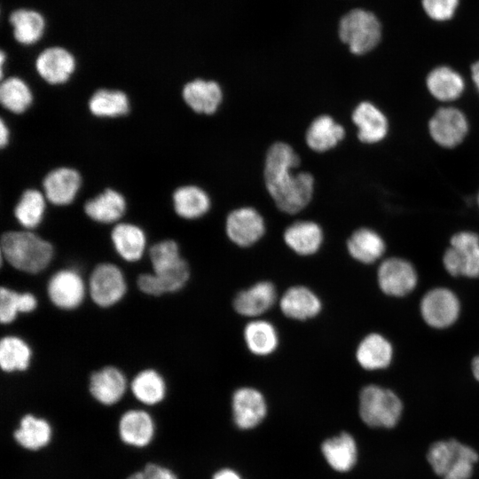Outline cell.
Returning <instances> with one entry per match:
<instances>
[{
  "mask_svg": "<svg viewBox=\"0 0 479 479\" xmlns=\"http://www.w3.org/2000/svg\"><path fill=\"white\" fill-rule=\"evenodd\" d=\"M300 158L293 147L284 142L272 144L265 157V187L279 210L293 215L310 202L314 177L309 172H294Z\"/></svg>",
  "mask_w": 479,
  "mask_h": 479,
  "instance_id": "obj_1",
  "label": "cell"
},
{
  "mask_svg": "<svg viewBox=\"0 0 479 479\" xmlns=\"http://www.w3.org/2000/svg\"><path fill=\"white\" fill-rule=\"evenodd\" d=\"M0 248L2 258L12 267L29 274L43 271L54 255L51 243L28 230L5 232Z\"/></svg>",
  "mask_w": 479,
  "mask_h": 479,
  "instance_id": "obj_2",
  "label": "cell"
},
{
  "mask_svg": "<svg viewBox=\"0 0 479 479\" xmlns=\"http://www.w3.org/2000/svg\"><path fill=\"white\" fill-rule=\"evenodd\" d=\"M477 459L472 448L454 439L435 443L428 452L429 464L443 479H468Z\"/></svg>",
  "mask_w": 479,
  "mask_h": 479,
  "instance_id": "obj_3",
  "label": "cell"
},
{
  "mask_svg": "<svg viewBox=\"0 0 479 479\" xmlns=\"http://www.w3.org/2000/svg\"><path fill=\"white\" fill-rule=\"evenodd\" d=\"M402 412V403L389 389L376 385L365 387L359 395V414L371 427L392 428Z\"/></svg>",
  "mask_w": 479,
  "mask_h": 479,
  "instance_id": "obj_4",
  "label": "cell"
},
{
  "mask_svg": "<svg viewBox=\"0 0 479 479\" xmlns=\"http://www.w3.org/2000/svg\"><path fill=\"white\" fill-rule=\"evenodd\" d=\"M381 25L371 12L356 9L342 17L339 35L354 54H365L373 50L381 39Z\"/></svg>",
  "mask_w": 479,
  "mask_h": 479,
  "instance_id": "obj_5",
  "label": "cell"
},
{
  "mask_svg": "<svg viewBox=\"0 0 479 479\" xmlns=\"http://www.w3.org/2000/svg\"><path fill=\"white\" fill-rule=\"evenodd\" d=\"M116 432L123 445L145 450L154 442L157 435L155 417L142 408L126 409L117 418Z\"/></svg>",
  "mask_w": 479,
  "mask_h": 479,
  "instance_id": "obj_6",
  "label": "cell"
},
{
  "mask_svg": "<svg viewBox=\"0 0 479 479\" xmlns=\"http://www.w3.org/2000/svg\"><path fill=\"white\" fill-rule=\"evenodd\" d=\"M87 289L92 302L101 308L118 303L126 294L127 283L123 272L115 264L101 263L91 271Z\"/></svg>",
  "mask_w": 479,
  "mask_h": 479,
  "instance_id": "obj_7",
  "label": "cell"
},
{
  "mask_svg": "<svg viewBox=\"0 0 479 479\" xmlns=\"http://www.w3.org/2000/svg\"><path fill=\"white\" fill-rule=\"evenodd\" d=\"M446 271L452 276H479V237L470 232H460L451 239V247L443 258Z\"/></svg>",
  "mask_w": 479,
  "mask_h": 479,
  "instance_id": "obj_8",
  "label": "cell"
},
{
  "mask_svg": "<svg viewBox=\"0 0 479 479\" xmlns=\"http://www.w3.org/2000/svg\"><path fill=\"white\" fill-rule=\"evenodd\" d=\"M54 437V428L44 416L35 412L22 413L11 432L12 442L27 452H39L48 448Z\"/></svg>",
  "mask_w": 479,
  "mask_h": 479,
  "instance_id": "obj_9",
  "label": "cell"
},
{
  "mask_svg": "<svg viewBox=\"0 0 479 479\" xmlns=\"http://www.w3.org/2000/svg\"><path fill=\"white\" fill-rule=\"evenodd\" d=\"M46 291L49 300L55 307L71 310L82 303L88 289L77 271L65 268L51 276Z\"/></svg>",
  "mask_w": 479,
  "mask_h": 479,
  "instance_id": "obj_10",
  "label": "cell"
},
{
  "mask_svg": "<svg viewBox=\"0 0 479 479\" xmlns=\"http://www.w3.org/2000/svg\"><path fill=\"white\" fill-rule=\"evenodd\" d=\"M128 389V381L123 372L106 365L90 373L88 391L91 398L99 405L112 407L123 398Z\"/></svg>",
  "mask_w": 479,
  "mask_h": 479,
  "instance_id": "obj_11",
  "label": "cell"
},
{
  "mask_svg": "<svg viewBox=\"0 0 479 479\" xmlns=\"http://www.w3.org/2000/svg\"><path fill=\"white\" fill-rule=\"evenodd\" d=\"M225 232L232 243L247 247L263 238L265 223L256 209L243 207L229 213L225 222Z\"/></svg>",
  "mask_w": 479,
  "mask_h": 479,
  "instance_id": "obj_12",
  "label": "cell"
},
{
  "mask_svg": "<svg viewBox=\"0 0 479 479\" xmlns=\"http://www.w3.org/2000/svg\"><path fill=\"white\" fill-rule=\"evenodd\" d=\"M420 312L428 325L444 328L453 324L459 317V302L449 289L435 288L422 298Z\"/></svg>",
  "mask_w": 479,
  "mask_h": 479,
  "instance_id": "obj_13",
  "label": "cell"
},
{
  "mask_svg": "<svg viewBox=\"0 0 479 479\" xmlns=\"http://www.w3.org/2000/svg\"><path fill=\"white\" fill-rule=\"evenodd\" d=\"M432 138L444 147H454L465 138L468 123L464 114L454 107L439 108L428 123Z\"/></svg>",
  "mask_w": 479,
  "mask_h": 479,
  "instance_id": "obj_14",
  "label": "cell"
},
{
  "mask_svg": "<svg viewBox=\"0 0 479 479\" xmlns=\"http://www.w3.org/2000/svg\"><path fill=\"white\" fill-rule=\"evenodd\" d=\"M378 284L385 294L404 296L417 284V274L413 266L400 258L385 260L378 269Z\"/></svg>",
  "mask_w": 479,
  "mask_h": 479,
  "instance_id": "obj_15",
  "label": "cell"
},
{
  "mask_svg": "<svg viewBox=\"0 0 479 479\" xmlns=\"http://www.w3.org/2000/svg\"><path fill=\"white\" fill-rule=\"evenodd\" d=\"M190 278V268L183 259L176 265L159 272L142 273L137 277L138 289L148 295L160 296L182 289Z\"/></svg>",
  "mask_w": 479,
  "mask_h": 479,
  "instance_id": "obj_16",
  "label": "cell"
},
{
  "mask_svg": "<svg viewBox=\"0 0 479 479\" xmlns=\"http://www.w3.org/2000/svg\"><path fill=\"white\" fill-rule=\"evenodd\" d=\"M82 185L80 173L69 167L51 170L43 180V194L55 206H66L74 201Z\"/></svg>",
  "mask_w": 479,
  "mask_h": 479,
  "instance_id": "obj_17",
  "label": "cell"
},
{
  "mask_svg": "<svg viewBox=\"0 0 479 479\" xmlns=\"http://www.w3.org/2000/svg\"><path fill=\"white\" fill-rule=\"evenodd\" d=\"M35 69L42 79L52 85L67 82L75 69L73 55L61 47L42 51L35 60Z\"/></svg>",
  "mask_w": 479,
  "mask_h": 479,
  "instance_id": "obj_18",
  "label": "cell"
},
{
  "mask_svg": "<svg viewBox=\"0 0 479 479\" xmlns=\"http://www.w3.org/2000/svg\"><path fill=\"white\" fill-rule=\"evenodd\" d=\"M275 286L267 280L259 281L240 291L233 299V309L244 317L255 318L269 310L276 302Z\"/></svg>",
  "mask_w": 479,
  "mask_h": 479,
  "instance_id": "obj_19",
  "label": "cell"
},
{
  "mask_svg": "<svg viewBox=\"0 0 479 479\" xmlns=\"http://www.w3.org/2000/svg\"><path fill=\"white\" fill-rule=\"evenodd\" d=\"M281 312L294 320H308L318 316L322 310L318 295L305 286L290 287L279 299Z\"/></svg>",
  "mask_w": 479,
  "mask_h": 479,
  "instance_id": "obj_20",
  "label": "cell"
},
{
  "mask_svg": "<svg viewBox=\"0 0 479 479\" xmlns=\"http://www.w3.org/2000/svg\"><path fill=\"white\" fill-rule=\"evenodd\" d=\"M232 411L238 427L251 428L264 418L266 403L258 390L244 387L237 389L232 396Z\"/></svg>",
  "mask_w": 479,
  "mask_h": 479,
  "instance_id": "obj_21",
  "label": "cell"
},
{
  "mask_svg": "<svg viewBox=\"0 0 479 479\" xmlns=\"http://www.w3.org/2000/svg\"><path fill=\"white\" fill-rule=\"evenodd\" d=\"M182 98L193 112L212 114L222 102L223 92L215 81L195 79L185 84Z\"/></svg>",
  "mask_w": 479,
  "mask_h": 479,
  "instance_id": "obj_22",
  "label": "cell"
},
{
  "mask_svg": "<svg viewBox=\"0 0 479 479\" xmlns=\"http://www.w3.org/2000/svg\"><path fill=\"white\" fill-rule=\"evenodd\" d=\"M110 239L115 252L128 263L139 261L145 251L146 236L142 228L131 223H118Z\"/></svg>",
  "mask_w": 479,
  "mask_h": 479,
  "instance_id": "obj_23",
  "label": "cell"
},
{
  "mask_svg": "<svg viewBox=\"0 0 479 479\" xmlns=\"http://www.w3.org/2000/svg\"><path fill=\"white\" fill-rule=\"evenodd\" d=\"M129 386L133 397L145 406H157L163 403L167 396V383L164 377L153 368L137 372Z\"/></svg>",
  "mask_w": 479,
  "mask_h": 479,
  "instance_id": "obj_24",
  "label": "cell"
},
{
  "mask_svg": "<svg viewBox=\"0 0 479 479\" xmlns=\"http://www.w3.org/2000/svg\"><path fill=\"white\" fill-rule=\"evenodd\" d=\"M358 139L366 144L382 140L388 133V121L383 113L370 102H361L352 113Z\"/></svg>",
  "mask_w": 479,
  "mask_h": 479,
  "instance_id": "obj_25",
  "label": "cell"
},
{
  "mask_svg": "<svg viewBox=\"0 0 479 479\" xmlns=\"http://www.w3.org/2000/svg\"><path fill=\"white\" fill-rule=\"evenodd\" d=\"M286 245L295 254L302 256L317 253L324 240V233L312 221H297L290 224L284 232Z\"/></svg>",
  "mask_w": 479,
  "mask_h": 479,
  "instance_id": "obj_26",
  "label": "cell"
},
{
  "mask_svg": "<svg viewBox=\"0 0 479 479\" xmlns=\"http://www.w3.org/2000/svg\"><path fill=\"white\" fill-rule=\"evenodd\" d=\"M88 217L99 224H114L126 212L127 203L123 195L111 188L88 200L83 207Z\"/></svg>",
  "mask_w": 479,
  "mask_h": 479,
  "instance_id": "obj_27",
  "label": "cell"
},
{
  "mask_svg": "<svg viewBox=\"0 0 479 479\" xmlns=\"http://www.w3.org/2000/svg\"><path fill=\"white\" fill-rule=\"evenodd\" d=\"M345 136L344 128L330 115L318 116L307 129L305 140L313 151L323 153L334 148Z\"/></svg>",
  "mask_w": 479,
  "mask_h": 479,
  "instance_id": "obj_28",
  "label": "cell"
},
{
  "mask_svg": "<svg viewBox=\"0 0 479 479\" xmlns=\"http://www.w3.org/2000/svg\"><path fill=\"white\" fill-rule=\"evenodd\" d=\"M392 353V346L385 337L378 334H370L358 344L356 358L363 368L378 370L390 364Z\"/></svg>",
  "mask_w": 479,
  "mask_h": 479,
  "instance_id": "obj_29",
  "label": "cell"
},
{
  "mask_svg": "<svg viewBox=\"0 0 479 479\" xmlns=\"http://www.w3.org/2000/svg\"><path fill=\"white\" fill-rule=\"evenodd\" d=\"M247 349L259 357L269 356L279 346V334L273 324L264 319L248 322L243 330Z\"/></svg>",
  "mask_w": 479,
  "mask_h": 479,
  "instance_id": "obj_30",
  "label": "cell"
},
{
  "mask_svg": "<svg viewBox=\"0 0 479 479\" xmlns=\"http://www.w3.org/2000/svg\"><path fill=\"white\" fill-rule=\"evenodd\" d=\"M173 208L176 214L188 220L204 216L210 208L208 193L196 185H183L172 194Z\"/></svg>",
  "mask_w": 479,
  "mask_h": 479,
  "instance_id": "obj_31",
  "label": "cell"
},
{
  "mask_svg": "<svg viewBox=\"0 0 479 479\" xmlns=\"http://www.w3.org/2000/svg\"><path fill=\"white\" fill-rule=\"evenodd\" d=\"M32 349L17 335H5L0 341V367L3 372L20 373L30 366Z\"/></svg>",
  "mask_w": 479,
  "mask_h": 479,
  "instance_id": "obj_32",
  "label": "cell"
},
{
  "mask_svg": "<svg viewBox=\"0 0 479 479\" xmlns=\"http://www.w3.org/2000/svg\"><path fill=\"white\" fill-rule=\"evenodd\" d=\"M350 256L362 263H372L379 259L385 251L382 238L373 230L360 228L356 230L347 241Z\"/></svg>",
  "mask_w": 479,
  "mask_h": 479,
  "instance_id": "obj_33",
  "label": "cell"
},
{
  "mask_svg": "<svg viewBox=\"0 0 479 479\" xmlns=\"http://www.w3.org/2000/svg\"><path fill=\"white\" fill-rule=\"evenodd\" d=\"M88 108L97 117H120L129 113L130 99L122 90L98 89L89 98Z\"/></svg>",
  "mask_w": 479,
  "mask_h": 479,
  "instance_id": "obj_34",
  "label": "cell"
},
{
  "mask_svg": "<svg viewBox=\"0 0 479 479\" xmlns=\"http://www.w3.org/2000/svg\"><path fill=\"white\" fill-rule=\"evenodd\" d=\"M427 87L438 100L452 101L462 94L465 83L460 75L453 69L438 67L428 74Z\"/></svg>",
  "mask_w": 479,
  "mask_h": 479,
  "instance_id": "obj_35",
  "label": "cell"
},
{
  "mask_svg": "<svg viewBox=\"0 0 479 479\" xmlns=\"http://www.w3.org/2000/svg\"><path fill=\"white\" fill-rule=\"evenodd\" d=\"M46 198L36 189H27L20 195L14 207L13 214L17 222L26 230L36 228L43 221L46 209Z\"/></svg>",
  "mask_w": 479,
  "mask_h": 479,
  "instance_id": "obj_36",
  "label": "cell"
},
{
  "mask_svg": "<svg viewBox=\"0 0 479 479\" xmlns=\"http://www.w3.org/2000/svg\"><path fill=\"white\" fill-rule=\"evenodd\" d=\"M322 452L328 464L335 470L344 472L349 470L357 459L356 443L348 433L325 441Z\"/></svg>",
  "mask_w": 479,
  "mask_h": 479,
  "instance_id": "obj_37",
  "label": "cell"
},
{
  "mask_svg": "<svg viewBox=\"0 0 479 479\" xmlns=\"http://www.w3.org/2000/svg\"><path fill=\"white\" fill-rule=\"evenodd\" d=\"M38 301L30 292H18L6 287L0 288V321L11 324L20 313H31Z\"/></svg>",
  "mask_w": 479,
  "mask_h": 479,
  "instance_id": "obj_38",
  "label": "cell"
},
{
  "mask_svg": "<svg viewBox=\"0 0 479 479\" xmlns=\"http://www.w3.org/2000/svg\"><path fill=\"white\" fill-rule=\"evenodd\" d=\"M0 102L8 111L22 114L33 102V94L28 84L20 77L3 79L0 84Z\"/></svg>",
  "mask_w": 479,
  "mask_h": 479,
  "instance_id": "obj_39",
  "label": "cell"
},
{
  "mask_svg": "<svg viewBox=\"0 0 479 479\" xmlns=\"http://www.w3.org/2000/svg\"><path fill=\"white\" fill-rule=\"evenodd\" d=\"M14 27V36L23 44H32L43 35L44 22L43 17L33 11L18 10L10 17Z\"/></svg>",
  "mask_w": 479,
  "mask_h": 479,
  "instance_id": "obj_40",
  "label": "cell"
},
{
  "mask_svg": "<svg viewBox=\"0 0 479 479\" xmlns=\"http://www.w3.org/2000/svg\"><path fill=\"white\" fill-rule=\"evenodd\" d=\"M149 258L153 272L170 268L184 259L178 244L172 240H164L153 244L149 249Z\"/></svg>",
  "mask_w": 479,
  "mask_h": 479,
  "instance_id": "obj_41",
  "label": "cell"
},
{
  "mask_svg": "<svg viewBox=\"0 0 479 479\" xmlns=\"http://www.w3.org/2000/svg\"><path fill=\"white\" fill-rule=\"evenodd\" d=\"M124 479H178V476L167 465L147 461L139 469L130 473Z\"/></svg>",
  "mask_w": 479,
  "mask_h": 479,
  "instance_id": "obj_42",
  "label": "cell"
},
{
  "mask_svg": "<svg viewBox=\"0 0 479 479\" xmlns=\"http://www.w3.org/2000/svg\"><path fill=\"white\" fill-rule=\"evenodd\" d=\"M459 0H422L427 14L433 20H446L452 17Z\"/></svg>",
  "mask_w": 479,
  "mask_h": 479,
  "instance_id": "obj_43",
  "label": "cell"
},
{
  "mask_svg": "<svg viewBox=\"0 0 479 479\" xmlns=\"http://www.w3.org/2000/svg\"><path fill=\"white\" fill-rule=\"evenodd\" d=\"M9 138L10 130L4 121L2 119L0 122V145L2 148L8 145Z\"/></svg>",
  "mask_w": 479,
  "mask_h": 479,
  "instance_id": "obj_44",
  "label": "cell"
},
{
  "mask_svg": "<svg viewBox=\"0 0 479 479\" xmlns=\"http://www.w3.org/2000/svg\"><path fill=\"white\" fill-rule=\"evenodd\" d=\"M213 479H240V477L232 470L224 469L216 473Z\"/></svg>",
  "mask_w": 479,
  "mask_h": 479,
  "instance_id": "obj_45",
  "label": "cell"
},
{
  "mask_svg": "<svg viewBox=\"0 0 479 479\" xmlns=\"http://www.w3.org/2000/svg\"><path fill=\"white\" fill-rule=\"evenodd\" d=\"M472 79L479 90V60L475 62L471 67Z\"/></svg>",
  "mask_w": 479,
  "mask_h": 479,
  "instance_id": "obj_46",
  "label": "cell"
},
{
  "mask_svg": "<svg viewBox=\"0 0 479 479\" xmlns=\"http://www.w3.org/2000/svg\"><path fill=\"white\" fill-rule=\"evenodd\" d=\"M472 372L475 378L479 381V356L475 357L472 362Z\"/></svg>",
  "mask_w": 479,
  "mask_h": 479,
  "instance_id": "obj_47",
  "label": "cell"
},
{
  "mask_svg": "<svg viewBox=\"0 0 479 479\" xmlns=\"http://www.w3.org/2000/svg\"><path fill=\"white\" fill-rule=\"evenodd\" d=\"M478 203H479V196H478Z\"/></svg>",
  "mask_w": 479,
  "mask_h": 479,
  "instance_id": "obj_48",
  "label": "cell"
}]
</instances>
